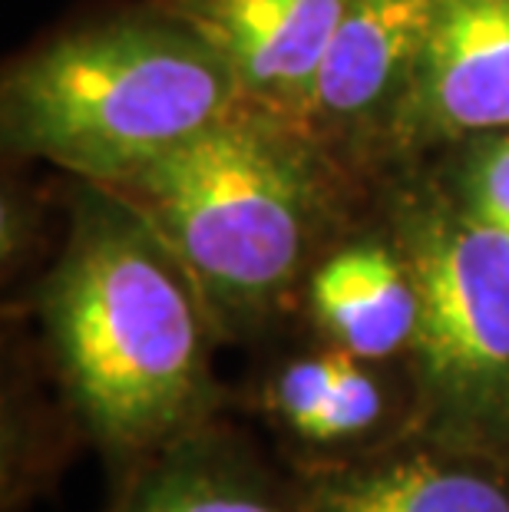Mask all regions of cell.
I'll return each mask as SVG.
<instances>
[{
	"label": "cell",
	"mask_w": 509,
	"mask_h": 512,
	"mask_svg": "<svg viewBox=\"0 0 509 512\" xmlns=\"http://www.w3.org/2000/svg\"><path fill=\"white\" fill-rule=\"evenodd\" d=\"M110 512H288L268 483L199 427L159 446Z\"/></svg>",
	"instance_id": "obj_10"
},
{
	"label": "cell",
	"mask_w": 509,
	"mask_h": 512,
	"mask_svg": "<svg viewBox=\"0 0 509 512\" xmlns=\"http://www.w3.org/2000/svg\"><path fill=\"white\" fill-rule=\"evenodd\" d=\"M417 285L410 344L430 443L509 463V238L430 172H407L384 205Z\"/></svg>",
	"instance_id": "obj_4"
},
{
	"label": "cell",
	"mask_w": 509,
	"mask_h": 512,
	"mask_svg": "<svg viewBox=\"0 0 509 512\" xmlns=\"http://www.w3.org/2000/svg\"><path fill=\"white\" fill-rule=\"evenodd\" d=\"M229 63L242 100L305 119L351 0H159Z\"/></svg>",
	"instance_id": "obj_7"
},
{
	"label": "cell",
	"mask_w": 509,
	"mask_h": 512,
	"mask_svg": "<svg viewBox=\"0 0 509 512\" xmlns=\"http://www.w3.org/2000/svg\"><path fill=\"white\" fill-rule=\"evenodd\" d=\"M196 288L212 331H258L285 308L344 215L348 166L298 119L242 100L116 185Z\"/></svg>",
	"instance_id": "obj_1"
},
{
	"label": "cell",
	"mask_w": 509,
	"mask_h": 512,
	"mask_svg": "<svg viewBox=\"0 0 509 512\" xmlns=\"http://www.w3.org/2000/svg\"><path fill=\"white\" fill-rule=\"evenodd\" d=\"M493 133H509V0H440L397 116L391 162Z\"/></svg>",
	"instance_id": "obj_6"
},
{
	"label": "cell",
	"mask_w": 509,
	"mask_h": 512,
	"mask_svg": "<svg viewBox=\"0 0 509 512\" xmlns=\"http://www.w3.org/2000/svg\"><path fill=\"white\" fill-rule=\"evenodd\" d=\"M308 301L334 347L361 361H384L414 344L417 285L387 228L384 238H357L321 258Z\"/></svg>",
	"instance_id": "obj_8"
},
{
	"label": "cell",
	"mask_w": 509,
	"mask_h": 512,
	"mask_svg": "<svg viewBox=\"0 0 509 512\" xmlns=\"http://www.w3.org/2000/svg\"><path fill=\"white\" fill-rule=\"evenodd\" d=\"M242 103L212 43L156 0L43 43L4 76V143L116 185Z\"/></svg>",
	"instance_id": "obj_3"
},
{
	"label": "cell",
	"mask_w": 509,
	"mask_h": 512,
	"mask_svg": "<svg viewBox=\"0 0 509 512\" xmlns=\"http://www.w3.org/2000/svg\"><path fill=\"white\" fill-rule=\"evenodd\" d=\"M40 311L73 407L110 450H159L209 417V314L162 238L103 185L80 192Z\"/></svg>",
	"instance_id": "obj_2"
},
{
	"label": "cell",
	"mask_w": 509,
	"mask_h": 512,
	"mask_svg": "<svg viewBox=\"0 0 509 512\" xmlns=\"http://www.w3.org/2000/svg\"><path fill=\"white\" fill-rule=\"evenodd\" d=\"M341 347L318 357H301V361L288 364L272 384V407L278 417L288 423L298 437H305L314 417L321 413L324 400H328L334 387V374H338Z\"/></svg>",
	"instance_id": "obj_13"
},
{
	"label": "cell",
	"mask_w": 509,
	"mask_h": 512,
	"mask_svg": "<svg viewBox=\"0 0 509 512\" xmlns=\"http://www.w3.org/2000/svg\"><path fill=\"white\" fill-rule=\"evenodd\" d=\"M305 512H509V463L430 443L324 476Z\"/></svg>",
	"instance_id": "obj_9"
},
{
	"label": "cell",
	"mask_w": 509,
	"mask_h": 512,
	"mask_svg": "<svg viewBox=\"0 0 509 512\" xmlns=\"http://www.w3.org/2000/svg\"><path fill=\"white\" fill-rule=\"evenodd\" d=\"M440 0H351L301 126L348 169L391 162L404 110Z\"/></svg>",
	"instance_id": "obj_5"
},
{
	"label": "cell",
	"mask_w": 509,
	"mask_h": 512,
	"mask_svg": "<svg viewBox=\"0 0 509 512\" xmlns=\"http://www.w3.org/2000/svg\"><path fill=\"white\" fill-rule=\"evenodd\" d=\"M367 361L341 351L338 374H334V387L328 400H324L321 413L308 427L305 440L311 443H344L357 440L364 433H371L381 423L387 410V394L371 370L364 367Z\"/></svg>",
	"instance_id": "obj_12"
},
{
	"label": "cell",
	"mask_w": 509,
	"mask_h": 512,
	"mask_svg": "<svg viewBox=\"0 0 509 512\" xmlns=\"http://www.w3.org/2000/svg\"><path fill=\"white\" fill-rule=\"evenodd\" d=\"M433 176L463 209L509 238V133L476 136L443 149Z\"/></svg>",
	"instance_id": "obj_11"
}]
</instances>
